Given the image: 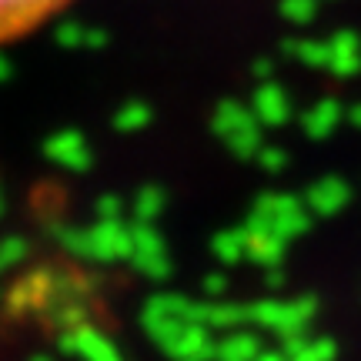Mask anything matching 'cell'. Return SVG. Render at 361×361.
Here are the masks:
<instances>
[{
  "mask_svg": "<svg viewBox=\"0 0 361 361\" xmlns=\"http://www.w3.org/2000/svg\"><path fill=\"white\" fill-rule=\"evenodd\" d=\"M74 0H0V44L30 37Z\"/></svg>",
  "mask_w": 361,
  "mask_h": 361,
  "instance_id": "1",
  "label": "cell"
}]
</instances>
